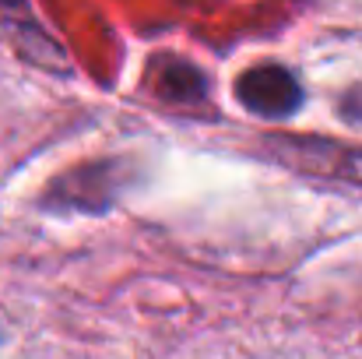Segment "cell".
<instances>
[{
  "label": "cell",
  "mask_w": 362,
  "mask_h": 359,
  "mask_svg": "<svg viewBox=\"0 0 362 359\" xmlns=\"http://www.w3.org/2000/svg\"><path fill=\"white\" fill-rule=\"evenodd\" d=\"M236 96L257 117H288L303 103L299 81L278 64H264V67L246 71L236 85Z\"/></svg>",
  "instance_id": "1"
}]
</instances>
